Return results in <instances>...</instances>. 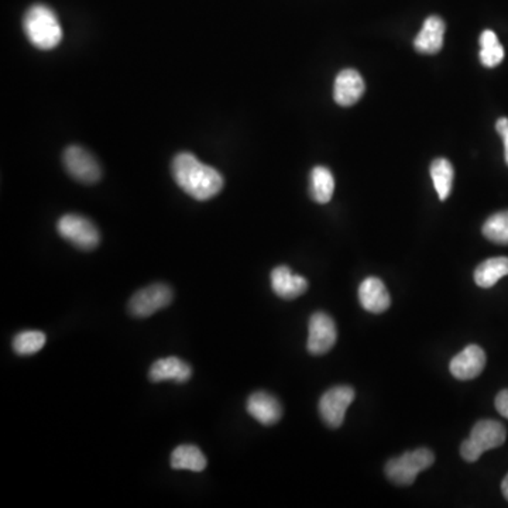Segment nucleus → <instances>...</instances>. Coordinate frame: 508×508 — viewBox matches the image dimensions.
<instances>
[{
  "label": "nucleus",
  "mask_w": 508,
  "mask_h": 508,
  "mask_svg": "<svg viewBox=\"0 0 508 508\" xmlns=\"http://www.w3.org/2000/svg\"><path fill=\"white\" fill-rule=\"evenodd\" d=\"M193 375V369L188 363L178 359L176 356H169L166 359H159L151 366L149 377L153 383L176 382L186 383Z\"/></svg>",
  "instance_id": "nucleus-16"
},
{
  "label": "nucleus",
  "mask_w": 508,
  "mask_h": 508,
  "mask_svg": "<svg viewBox=\"0 0 508 508\" xmlns=\"http://www.w3.org/2000/svg\"><path fill=\"white\" fill-rule=\"evenodd\" d=\"M46 340V335L40 331H26L14 336L13 350L21 356L34 355L43 349Z\"/></svg>",
  "instance_id": "nucleus-23"
},
{
  "label": "nucleus",
  "mask_w": 508,
  "mask_h": 508,
  "mask_svg": "<svg viewBox=\"0 0 508 508\" xmlns=\"http://www.w3.org/2000/svg\"><path fill=\"white\" fill-rule=\"evenodd\" d=\"M335 191V178L326 167H315L311 171L309 194L315 202L328 203Z\"/></svg>",
  "instance_id": "nucleus-19"
},
{
  "label": "nucleus",
  "mask_w": 508,
  "mask_h": 508,
  "mask_svg": "<svg viewBox=\"0 0 508 508\" xmlns=\"http://www.w3.org/2000/svg\"><path fill=\"white\" fill-rule=\"evenodd\" d=\"M355 400V390L349 385H338L328 390L319 401V414L326 426L339 428L345 419L346 409Z\"/></svg>",
  "instance_id": "nucleus-7"
},
{
  "label": "nucleus",
  "mask_w": 508,
  "mask_h": 508,
  "mask_svg": "<svg viewBox=\"0 0 508 508\" xmlns=\"http://www.w3.org/2000/svg\"><path fill=\"white\" fill-rule=\"evenodd\" d=\"M502 492H503V495H504L505 497V500H507L508 502V473L507 476H505L504 480H503Z\"/></svg>",
  "instance_id": "nucleus-26"
},
{
  "label": "nucleus",
  "mask_w": 508,
  "mask_h": 508,
  "mask_svg": "<svg viewBox=\"0 0 508 508\" xmlns=\"http://www.w3.org/2000/svg\"><path fill=\"white\" fill-rule=\"evenodd\" d=\"M208 461L200 448L194 445H181L174 449L171 453V468L177 470H191V472H202L205 470Z\"/></svg>",
  "instance_id": "nucleus-17"
},
{
  "label": "nucleus",
  "mask_w": 508,
  "mask_h": 508,
  "mask_svg": "<svg viewBox=\"0 0 508 508\" xmlns=\"http://www.w3.org/2000/svg\"><path fill=\"white\" fill-rule=\"evenodd\" d=\"M495 404V409L500 412V416L508 419V390H503V392H498Z\"/></svg>",
  "instance_id": "nucleus-25"
},
{
  "label": "nucleus",
  "mask_w": 508,
  "mask_h": 508,
  "mask_svg": "<svg viewBox=\"0 0 508 508\" xmlns=\"http://www.w3.org/2000/svg\"><path fill=\"white\" fill-rule=\"evenodd\" d=\"M446 24L439 16H429L421 31L417 34L414 47L418 53L436 54L443 47V37H445Z\"/></svg>",
  "instance_id": "nucleus-15"
},
{
  "label": "nucleus",
  "mask_w": 508,
  "mask_h": 508,
  "mask_svg": "<svg viewBox=\"0 0 508 508\" xmlns=\"http://www.w3.org/2000/svg\"><path fill=\"white\" fill-rule=\"evenodd\" d=\"M431 178L438 193L439 200H448L452 185H453V178H455V171H453L451 161L446 159H434L431 164Z\"/></svg>",
  "instance_id": "nucleus-20"
},
{
  "label": "nucleus",
  "mask_w": 508,
  "mask_h": 508,
  "mask_svg": "<svg viewBox=\"0 0 508 508\" xmlns=\"http://www.w3.org/2000/svg\"><path fill=\"white\" fill-rule=\"evenodd\" d=\"M271 288L280 298L296 299L308 289V281L297 276L287 266H279L271 271Z\"/></svg>",
  "instance_id": "nucleus-14"
},
{
  "label": "nucleus",
  "mask_w": 508,
  "mask_h": 508,
  "mask_svg": "<svg viewBox=\"0 0 508 508\" xmlns=\"http://www.w3.org/2000/svg\"><path fill=\"white\" fill-rule=\"evenodd\" d=\"M359 301L366 311L373 314L384 313L392 306L389 291L377 277H367L360 284Z\"/></svg>",
  "instance_id": "nucleus-13"
},
{
  "label": "nucleus",
  "mask_w": 508,
  "mask_h": 508,
  "mask_svg": "<svg viewBox=\"0 0 508 508\" xmlns=\"http://www.w3.org/2000/svg\"><path fill=\"white\" fill-rule=\"evenodd\" d=\"M338 339L335 321L328 314L315 313L309 319L308 352L313 355H325L335 346Z\"/></svg>",
  "instance_id": "nucleus-9"
},
{
  "label": "nucleus",
  "mask_w": 508,
  "mask_h": 508,
  "mask_svg": "<svg viewBox=\"0 0 508 508\" xmlns=\"http://www.w3.org/2000/svg\"><path fill=\"white\" fill-rule=\"evenodd\" d=\"M508 276V257H493L478 264L475 281L480 288H492L498 280Z\"/></svg>",
  "instance_id": "nucleus-18"
},
{
  "label": "nucleus",
  "mask_w": 508,
  "mask_h": 508,
  "mask_svg": "<svg viewBox=\"0 0 508 508\" xmlns=\"http://www.w3.org/2000/svg\"><path fill=\"white\" fill-rule=\"evenodd\" d=\"M480 61L487 68L497 67L504 60V48L498 41L497 34L492 30L483 31L480 36Z\"/></svg>",
  "instance_id": "nucleus-21"
},
{
  "label": "nucleus",
  "mask_w": 508,
  "mask_h": 508,
  "mask_svg": "<svg viewBox=\"0 0 508 508\" xmlns=\"http://www.w3.org/2000/svg\"><path fill=\"white\" fill-rule=\"evenodd\" d=\"M64 166L73 178L82 184H95L100 180L102 169L97 159L82 149L71 146L64 151Z\"/></svg>",
  "instance_id": "nucleus-8"
},
{
  "label": "nucleus",
  "mask_w": 508,
  "mask_h": 508,
  "mask_svg": "<svg viewBox=\"0 0 508 508\" xmlns=\"http://www.w3.org/2000/svg\"><path fill=\"white\" fill-rule=\"evenodd\" d=\"M505 439H507V429L503 424L493 419H482L476 422L470 436L463 441L461 455L466 462H476L485 452L500 448Z\"/></svg>",
  "instance_id": "nucleus-3"
},
{
  "label": "nucleus",
  "mask_w": 508,
  "mask_h": 508,
  "mask_svg": "<svg viewBox=\"0 0 508 508\" xmlns=\"http://www.w3.org/2000/svg\"><path fill=\"white\" fill-rule=\"evenodd\" d=\"M486 366L485 350L478 345H469L451 360L449 369L458 380H473L482 375Z\"/></svg>",
  "instance_id": "nucleus-10"
},
{
  "label": "nucleus",
  "mask_w": 508,
  "mask_h": 508,
  "mask_svg": "<svg viewBox=\"0 0 508 508\" xmlns=\"http://www.w3.org/2000/svg\"><path fill=\"white\" fill-rule=\"evenodd\" d=\"M365 81L356 70H343L338 73L333 85V98L340 107H352L365 93Z\"/></svg>",
  "instance_id": "nucleus-11"
},
{
  "label": "nucleus",
  "mask_w": 508,
  "mask_h": 508,
  "mask_svg": "<svg viewBox=\"0 0 508 508\" xmlns=\"http://www.w3.org/2000/svg\"><path fill=\"white\" fill-rule=\"evenodd\" d=\"M23 29L29 41L40 50H53L63 40V29L58 16L46 4H33L26 12Z\"/></svg>",
  "instance_id": "nucleus-2"
},
{
  "label": "nucleus",
  "mask_w": 508,
  "mask_h": 508,
  "mask_svg": "<svg viewBox=\"0 0 508 508\" xmlns=\"http://www.w3.org/2000/svg\"><path fill=\"white\" fill-rule=\"evenodd\" d=\"M482 232L490 242L508 245V211L490 216L483 225Z\"/></svg>",
  "instance_id": "nucleus-22"
},
{
  "label": "nucleus",
  "mask_w": 508,
  "mask_h": 508,
  "mask_svg": "<svg viewBox=\"0 0 508 508\" xmlns=\"http://www.w3.org/2000/svg\"><path fill=\"white\" fill-rule=\"evenodd\" d=\"M61 237L73 243L81 250H93L99 245V230L88 218L80 215H65L56 223Z\"/></svg>",
  "instance_id": "nucleus-5"
},
{
  "label": "nucleus",
  "mask_w": 508,
  "mask_h": 508,
  "mask_svg": "<svg viewBox=\"0 0 508 508\" xmlns=\"http://www.w3.org/2000/svg\"><path fill=\"white\" fill-rule=\"evenodd\" d=\"M173 177L181 190L196 201L211 200L223 188L222 174L191 153H180L174 159Z\"/></svg>",
  "instance_id": "nucleus-1"
},
{
  "label": "nucleus",
  "mask_w": 508,
  "mask_h": 508,
  "mask_svg": "<svg viewBox=\"0 0 508 508\" xmlns=\"http://www.w3.org/2000/svg\"><path fill=\"white\" fill-rule=\"evenodd\" d=\"M173 289L166 284H151L137 291L130 298L129 311L136 318H147L159 309L166 308L173 301Z\"/></svg>",
  "instance_id": "nucleus-6"
},
{
  "label": "nucleus",
  "mask_w": 508,
  "mask_h": 508,
  "mask_svg": "<svg viewBox=\"0 0 508 508\" xmlns=\"http://www.w3.org/2000/svg\"><path fill=\"white\" fill-rule=\"evenodd\" d=\"M247 412L262 426H274L282 416V407L276 397L266 392L250 395L246 404Z\"/></svg>",
  "instance_id": "nucleus-12"
},
{
  "label": "nucleus",
  "mask_w": 508,
  "mask_h": 508,
  "mask_svg": "<svg viewBox=\"0 0 508 508\" xmlns=\"http://www.w3.org/2000/svg\"><path fill=\"white\" fill-rule=\"evenodd\" d=\"M435 462V456L429 449L421 448L406 452L399 458L390 459L385 465V475L392 483L409 486L416 482L418 473L424 472Z\"/></svg>",
  "instance_id": "nucleus-4"
},
{
  "label": "nucleus",
  "mask_w": 508,
  "mask_h": 508,
  "mask_svg": "<svg viewBox=\"0 0 508 508\" xmlns=\"http://www.w3.org/2000/svg\"><path fill=\"white\" fill-rule=\"evenodd\" d=\"M495 130L497 133L502 136L503 143H504V157L505 163L508 166V119L507 117H500L495 124Z\"/></svg>",
  "instance_id": "nucleus-24"
}]
</instances>
